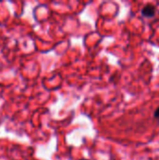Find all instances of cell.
<instances>
[{
    "mask_svg": "<svg viewBox=\"0 0 159 160\" xmlns=\"http://www.w3.org/2000/svg\"><path fill=\"white\" fill-rule=\"evenodd\" d=\"M156 8L153 5H146L142 9V15L144 17H153L156 14Z\"/></svg>",
    "mask_w": 159,
    "mask_h": 160,
    "instance_id": "cell-1",
    "label": "cell"
},
{
    "mask_svg": "<svg viewBox=\"0 0 159 160\" xmlns=\"http://www.w3.org/2000/svg\"><path fill=\"white\" fill-rule=\"evenodd\" d=\"M155 117L159 120V107L156 110V112H155Z\"/></svg>",
    "mask_w": 159,
    "mask_h": 160,
    "instance_id": "cell-2",
    "label": "cell"
}]
</instances>
